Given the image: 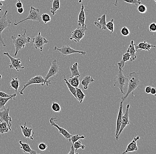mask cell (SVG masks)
Masks as SVG:
<instances>
[{
	"instance_id": "obj_1",
	"label": "cell",
	"mask_w": 156,
	"mask_h": 154,
	"mask_svg": "<svg viewBox=\"0 0 156 154\" xmlns=\"http://www.w3.org/2000/svg\"><path fill=\"white\" fill-rule=\"evenodd\" d=\"M26 30H24V34H19L17 37L12 36L11 39L12 40V43L15 48V53L14 57H16L18 53V52L22 48H24L25 45L31 41V38L27 37L26 35Z\"/></svg>"
},
{
	"instance_id": "obj_2",
	"label": "cell",
	"mask_w": 156,
	"mask_h": 154,
	"mask_svg": "<svg viewBox=\"0 0 156 154\" xmlns=\"http://www.w3.org/2000/svg\"><path fill=\"white\" fill-rule=\"evenodd\" d=\"M139 84L140 81L138 74L135 72L130 73L128 77V87L127 92L124 96H122V100L123 101H125L131 92H132L133 95L134 96L133 91L138 88Z\"/></svg>"
},
{
	"instance_id": "obj_3",
	"label": "cell",
	"mask_w": 156,
	"mask_h": 154,
	"mask_svg": "<svg viewBox=\"0 0 156 154\" xmlns=\"http://www.w3.org/2000/svg\"><path fill=\"white\" fill-rule=\"evenodd\" d=\"M119 71L116 77L114 80V86L117 87L119 88L122 94L125 93L123 91L124 87L127 82H128V77H127L123 73V70L121 69L120 66L119 65Z\"/></svg>"
},
{
	"instance_id": "obj_4",
	"label": "cell",
	"mask_w": 156,
	"mask_h": 154,
	"mask_svg": "<svg viewBox=\"0 0 156 154\" xmlns=\"http://www.w3.org/2000/svg\"><path fill=\"white\" fill-rule=\"evenodd\" d=\"M51 84V81H46L45 80L42 76H35L34 77L32 78L31 79L29 80L23 86V88L21 90L19 91V93L21 95H24L23 91L26 88L30 85L34 84H40L42 86H44V85H46V86H48V84Z\"/></svg>"
},
{
	"instance_id": "obj_5",
	"label": "cell",
	"mask_w": 156,
	"mask_h": 154,
	"mask_svg": "<svg viewBox=\"0 0 156 154\" xmlns=\"http://www.w3.org/2000/svg\"><path fill=\"white\" fill-rule=\"evenodd\" d=\"M41 16L40 13V10L38 9H36L34 6H31L29 15L27 18L23 20H20L18 22H16V20H15L14 25L17 26L20 23H22L24 21L27 20H33V21H37L38 23H40L41 21Z\"/></svg>"
},
{
	"instance_id": "obj_6",
	"label": "cell",
	"mask_w": 156,
	"mask_h": 154,
	"mask_svg": "<svg viewBox=\"0 0 156 154\" xmlns=\"http://www.w3.org/2000/svg\"><path fill=\"white\" fill-rule=\"evenodd\" d=\"M54 50L58 51L63 56H67L73 53H80L83 56L85 55L86 52L83 51H79L73 49L69 46L64 45L62 47L58 48L56 46H55Z\"/></svg>"
},
{
	"instance_id": "obj_7",
	"label": "cell",
	"mask_w": 156,
	"mask_h": 154,
	"mask_svg": "<svg viewBox=\"0 0 156 154\" xmlns=\"http://www.w3.org/2000/svg\"><path fill=\"white\" fill-rule=\"evenodd\" d=\"M87 30V26H79L76 30H73L71 33V37L70 38L71 41L74 40L76 43L80 42L81 40L82 39L85 35L86 30Z\"/></svg>"
},
{
	"instance_id": "obj_8",
	"label": "cell",
	"mask_w": 156,
	"mask_h": 154,
	"mask_svg": "<svg viewBox=\"0 0 156 154\" xmlns=\"http://www.w3.org/2000/svg\"><path fill=\"white\" fill-rule=\"evenodd\" d=\"M7 13L8 11L6 10L3 15L0 16V41L4 47L6 46V44L2 38V34L6 28L10 26L11 24V20L7 18Z\"/></svg>"
},
{
	"instance_id": "obj_9",
	"label": "cell",
	"mask_w": 156,
	"mask_h": 154,
	"mask_svg": "<svg viewBox=\"0 0 156 154\" xmlns=\"http://www.w3.org/2000/svg\"><path fill=\"white\" fill-rule=\"evenodd\" d=\"M3 55L6 56L10 60V63L9 65L10 69H13L16 70L17 72H20L24 70V67L21 64L20 58H16L12 57L9 55V53L7 52H3Z\"/></svg>"
},
{
	"instance_id": "obj_10",
	"label": "cell",
	"mask_w": 156,
	"mask_h": 154,
	"mask_svg": "<svg viewBox=\"0 0 156 154\" xmlns=\"http://www.w3.org/2000/svg\"><path fill=\"white\" fill-rule=\"evenodd\" d=\"M32 42L34 43V46L35 49H40V51L42 52L44 45L48 43V41L43 37L41 35V32H39L38 35L33 38Z\"/></svg>"
},
{
	"instance_id": "obj_11",
	"label": "cell",
	"mask_w": 156,
	"mask_h": 154,
	"mask_svg": "<svg viewBox=\"0 0 156 154\" xmlns=\"http://www.w3.org/2000/svg\"><path fill=\"white\" fill-rule=\"evenodd\" d=\"M129 107H130L129 104L127 105L125 113L124 115L123 114L122 116L121 124L120 128L119 133H118L117 137H116V139L117 140H118V139H119V137L120 135L121 134L122 131L126 127L127 125L129 124Z\"/></svg>"
},
{
	"instance_id": "obj_12",
	"label": "cell",
	"mask_w": 156,
	"mask_h": 154,
	"mask_svg": "<svg viewBox=\"0 0 156 154\" xmlns=\"http://www.w3.org/2000/svg\"><path fill=\"white\" fill-rule=\"evenodd\" d=\"M56 118L51 117V118L49 120V122L51 125V126L55 127L58 130V132L60 134H62V135L65 138L68 140L69 142H70V138L72 136V134H70L68 132L66 129L60 127L58 124H56L55 123V121H58V120H56Z\"/></svg>"
},
{
	"instance_id": "obj_13",
	"label": "cell",
	"mask_w": 156,
	"mask_h": 154,
	"mask_svg": "<svg viewBox=\"0 0 156 154\" xmlns=\"http://www.w3.org/2000/svg\"><path fill=\"white\" fill-rule=\"evenodd\" d=\"M50 68L47 74L44 78L45 80L48 81L49 79L51 77L55 76L59 71V66L57 65L56 59H55L52 62H50Z\"/></svg>"
},
{
	"instance_id": "obj_14",
	"label": "cell",
	"mask_w": 156,
	"mask_h": 154,
	"mask_svg": "<svg viewBox=\"0 0 156 154\" xmlns=\"http://www.w3.org/2000/svg\"><path fill=\"white\" fill-rule=\"evenodd\" d=\"M10 111L9 107L7 108L5 107L3 110L2 112H0V121L5 122L11 128L12 124L11 123L12 121L11 117L10 116L9 113Z\"/></svg>"
},
{
	"instance_id": "obj_15",
	"label": "cell",
	"mask_w": 156,
	"mask_h": 154,
	"mask_svg": "<svg viewBox=\"0 0 156 154\" xmlns=\"http://www.w3.org/2000/svg\"><path fill=\"white\" fill-rule=\"evenodd\" d=\"M140 139L139 136H136V137H134L133 140L130 142L127 147L126 150L122 152V154L127 153L128 152H135L137 151L138 150V147L136 145V141Z\"/></svg>"
},
{
	"instance_id": "obj_16",
	"label": "cell",
	"mask_w": 156,
	"mask_h": 154,
	"mask_svg": "<svg viewBox=\"0 0 156 154\" xmlns=\"http://www.w3.org/2000/svg\"><path fill=\"white\" fill-rule=\"evenodd\" d=\"M134 47L136 52H137L138 50H144L150 51L152 48H156V46L151 45L150 43L147 42L146 41L140 43L139 44L137 45L134 43Z\"/></svg>"
},
{
	"instance_id": "obj_17",
	"label": "cell",
	"mask_w": 156,
	"mask_h": 154,
	"mask_svg": "<svg viewBox=\"0 0 156 154\" xmlns=\"http://www.w3.org/2000/svg\"><path fill=\"white\" fill-rule=\"evenodd\" d=\"M26 123L25 122L24 126L22 125V124H20V127H21V131H22V134L25 138L29 139L31 140H34L33 136L35 134V131L32 135V130L33 128L28 127L26 126Z\"/></svg>"
},
{
	"instance_id": "obj_18",
	"label": "cell",
	"mask_w": 156,
	"mask_h": 154,
	"mask_svg": "<svg viewBox=\"0 0 156 154\" xmlns=\"http://www.w3.org/2000/svg\"><path fill=\"white\" fill-rule=\"evenodd\" d=\"M123 101L122 100L120 103L119 109V114H118L116 121V128L115 135V137H117V135L119 133L120 128L121 124L122 116L123 115Z\"/></svg>"
},
{
	"instance_id": "obj_19",
	"label": "cell",
	"mask_w": 156,
	"mask_h": 154,
	"mask_svg": "<svg viewBox=\"0 0 156 154\" xmlns=\"http://www.w3.org/2000/svg\"><path fill=\"white\" fill-rule=\"evenodd\" d=\"M98 22L95 21L94 22V25L99 29L102 30H107L106 28V13L103 14L100 17L98 18Z\"/></svg>"
},
{
	"instance_id": "obj_20",
	"label": "cell",
	"mask_w": 156,
	"mask_h": 154,
	"mask_svg": "<svg viewBox=\"0 0 156 154\" xmlns=\"http://www.w3.org/2000/svg\"><path fill=\"white\" fill-rule=\"evenodd\" d=\"M19 143L21 145L20 149H22V152L24 153H28L30 154H37L36 151L31 149L27 141H26V143H23L22 140H20Z\"/></svg>"
},
{
	"instance_id": "obj_21",
	"label": "cell",
	"mask_w": 156,
	"mask_h": 154,
	"mask_svg": "<svg viewBox=\"0 0 156 154\" xmlns=\"http://www.w3.org/2000/svg\"><path fill=\"white\" fill-rule=\"evenodd\" d=\"M85 6L84 5H82L80 11L79 13V17H78V24L79 26H86L85 24V14L84 9Z\"/></svg>"
},
{
	"instance_id": "obj_22",
	"label": "cell",
	"mask_w": 156,
	"mask_h": 154,
	"mask_svg": "<svg viewBox=\"0 0 156 154\" xmlns=\"http://www.w3.org/2000/svg\"><path fill=\"white\" fill-rule=\"evenodd\" d=\"M126 52H128L130 56V61H133L136 59V56L135 53H136V50L134 47V42L133 41H131L129 45L128 48Z\"/></svg>"
},
{
	"instance_id": "obj_23",
	"label": "cell",
	"mask_w": 156,
	"mask_h": 154,
	"mask_svg": "<svg viewBox=\"0 0 156 154\" xmlns=\"http://www.w3.org/2000/svg\"><path fill=\"white\" fill-rule=\"evenodd\" d=\"M94 81V80L90 76H87L83 78L81 84L83 87L84 89L87 90V89L90 84L93 82Z\"/></svg>"
},
{
	"instance_id": "obj_24",
	"label": "cell",
	"mask_w": 156,
	"mask_h": 154,
	"mask_svg": "<svg viewBox=\"0 0 156 154\" xmlns=\"http://www.w3.org/2000/svg\"><path fill=\"white\" fill-rule=\"evenodd\" d=\"M16 94L14 93V94H12L11 96L9 97H2L0 96V109H3L5 108V105L7 104L10 99L16 100L15 99V97L16 96Z\"/></svg>"
},
{
	"instance_id": "obj_25",
	"label": "cell",
	"mask_w": 156,
	"mask_h": 154,
	"mask_svg": "<svg viewBox=\"0 0 156 154\" xmlns=\"http://www.w3.org/2000/svg\"><path fill=\"white\" fill-rule=\"evenodd\" d=\"M60 9V2L59 0H53L52 6L50 12L52 15H54L56 13V11Z\"/></svg>"
},
{
	"instance_id": "obj_26",
	"label": "cell",
	"mask_w": 156,
	"mask_h": 154,
	"mask_svg": "<svg viewBox=\"0 0 156 154\" xmlns=\"http://www.w3.org/2000/svg\"><path fill=\"white\" fill-rule=\"evenodd\" d=\"M78 63L76 62L72 66L70 67V70L72 73V76L71 77L74 76H79L80 77V74L78 70Z\"/></svg>"
},
{
	"instance_id": "obj_27",
	"label": "cell",
	"mask_w": 156,
	"mask_h": 154,
	"mask_svg": "<svg viewBox=\"0 0 156 154\" xmlns=\"http://www.w3.org/2000/svg\"><path fill=\"white\" fill-rule=\"evenodd\" d=\"M79 76H74L70 77L68 80V82L71 85L75 88H77L80 84V79Z\"/></svg>"
},
{
	"instance_id": "obj_28",
	"label": "cell",
	"mask_w": 156,
	"mask_h": 154,
	"mask_svg": "<svg viewBox=\"0 0 156 154\" xmlns=\"http://www.w3.org/2000/svg\"><path fill=\"white\" fill-rule=\"evenodd\" d=\"M65 83L67 84V87H68V89L69 91H70L71 93L73 95V96L75 97L77 99V97L76 95V88L74 87L73 86L71 85L68 82V80L66 79V77L64 76V78H63Z\"/></svg>"
},
{
	"instance_id": "obj_29",
	"label": "cell",
	"mask_w": 156,
	"mask_h": 154,
	"mask_svg": "<svg viewBox=\"0 0 156 154\" xmlns=\"http://www.w3.org/2000/svg\"><path fill=\"white\" fill-rule=\"evenodd\" d=\"M10 87L13 88L16 92L18 91L20 87V81L17 78L12 79L11 81L10 82Z\"/></svg>"
},
{
	"instance_id": "obj_30",
	"label": "cell",
	"mask_w": 156,
	"mask_h": 154,
	"mask_svg": "<svg viewBox=\"0 0 156 154\" xmlns=\"http://www.w3.org/2000/svg\"><path fill=\"white\" fill-rule=\"evenodd\" d=\"M130 55L127 52L123 55L122 59L120 61L119 63H118V65H119L120 66L121 69L122 70L123 68L124 67L125 62L130 60Z\"/></svg>"
},
{
	"instance_id": "obj_31",
	"label": "cell",
	"mask_w": 156,
	"mask_h": 154,
	"mask_svg": "<svg viewBox=\"0 0 156 154\" xmlns=\"http://www.w3.org/2000/svg\"><path fill=\"white\" fill-rule=\"evenodd\" d=\"M9 131H11V128H10L6 123L5 122H2L1 123H0V133L1 134L7 133Z\"/></svg>"
},
{
	"instance_id": "obj_32",
	"label": "cell",
	"mask_w": 156,
	"mask_h": 154,
	"mask_svg": "<svg viewBox=\"0 0 156 154\" xmlns=\"http://www.w3.org/2000/svg\"><path fill=\"white\" fill-rule=\"evenodd\" d=\"M76 88V95L77 97V100L78 101H79L80 104H81L84 99L86 95L83 92L80 88L77 87Z\"/></svg>"
},
{
	"instance_id": "obj_33",
	"label": "cell",
	"mask_w": 156,
	"mask_h": 154,
	"mask_svg": "<svg viewBox=\"0 0 156 154\" xmlns=\"http://www.w3.org/2000/svg\"><path fill=\"white\" fill-rule=\"evenodd\" d=\"M86 136L85 135H82L80 134H77L76 135H73L70 138V142H72L73 144L75 142L79 140L80 139H84L85 138Z\"/></svg>"
},
{
	"instance_id": "obj_34",
	"label": "cell",
	"mask_w": 156,
	"mask_h": 154,
	"mask_svg": "<svg viewBox=\"0 0 156 154\" xmlns=\"http://www.w3.org/2000/svg\"><path fill=\"white\" fill-rule=\"evenodd\" d=\"M114 19H112L109 22L106 23V28L111 32V34L114 32Z\"/></svg>"
},
{
	"instance_id": "obj_35",
	"label": "cell",
	"mask_w": 156,
	"mask_h": 154,
	"mask_svg": "<svg viewBox=\"0 0 156 154\" xmlns=\"http://www.w3.org/2000/svg\"><path fill=\"white\" fill-rule=\"evenodd\" d=\"M73 146H74L75 149H76L75 151H77V150L79 149H85V146L82 144L81 142L79 140L76 141V142H75V143L73 144Z\"/></svg>"
},
{
	"instance_id": "obj_36",
	"label": "cell",
	"mask_w": 156,
	"mask_h": 154,
	"mask_svg": "<svg viewBox=\"0 0 156 154\" xmlns=\"http://www.w3.org/2000/svg\"><path fill=\"white\" fill-rule=\"evenodd\" d=\"M51 109L53 110L54 112L59 113L61 111V107L58 103L53 102L51 105Z\"/></svg>"
},
{
	"instance_id": "obj_37",
	"label": "cell",
	"mask_w": 156,
	"mask_h": 154,
	"mask_svg": "<svg viewBox=\"0 0 156 154\" xmlns=\"http://www.w3.org/2000/svg\"><path fill=\"white\" fill-rule=\"evenodd\" d=\"M42 20L43 21L45 24H46L48 22H49L51 20L50 16L48 14H42L41 16Z\"/></svg>"
},
{
	"instance_id": "obj_38",
	"label": "cell",
	"mask_w": 156,
	"mask_h": 154,
	"mask_svg": "<svg viewBox=\"0 0 156 154\" xmlns=\"http://www.w3.org/2000/svg\"><path fill=\"white\" fill-rule=\"evenodd\" d=\"M121 33L122 35L125 36V37H126V36H129L130 34L129 30L127 28L126 26H124L122 28V30H121Z\"/></svg>"
},
{
	"instance_id": "obj_39",
	"label": "cell",
	"mask_w": 156,
	"mask_h": 154,
	"mask_svg": "<svg viewBox=\"0 0 156 154\" xmlns=\"http://www.w3.org/2000/svg\"><path fill=\"white\" fill-rule=\"evenodd\" d=\"M137 10L140 13H146V11H147V8L144 5H141L138 6L137 8Z\"/></svg>"
},
{
	"instance_id": "obj_40",
	"label": "cell",
	"mask_w": 156,
	"mask_h": 154,
	"mask_svg": "<svg viewBox=\"0 0 156 154\" xmlns=\"http://www.w3.org/2000/svg\"><path fill=\"white\" fill-rule=\"evenodd\" d=\"M123 1L128 3L132 4H134L135 5H140L141 4L140 0H123Z\"/></svg>"
},
{
	"instance_id": "obj_41",
	"label": "cell",
	"mask_w": 156,
	"mask_h": 154,
	"mask_svg": "<svg viewBox=\"0 0 156 154\" xmlns=\"http://www.w3.org/2000/svg\"><path fill=\"white\" fill-rule=\"evenodd\" d=\"M47 145H46V144H45V143H41L39 144L38 149L39 150L43 151V152L45 151L47 149Z\"/></svg>"
},
{
	"instance_id": "obj_42",
	"label": "cell",
	"mask_w": 156,
	"mask_h": 154,
	"mask_svg": "<svg viewBox=\"0 0 156 154\" xmlns=\"http://www.w3.org/2000/svg\"><path fill=\"white\" fill-rule=\"evenodd\" d=\"M149 30L150 32H155L156 31V24L155 22H153L149 25Z\"/></svg>"
},
{
	"instance_id": "obj_43",
	"label": "cell",
	"mask_w": 156,
	"mask_h": 154,
	"mask_svg": "<svg viewBox=\"0 0 156 154\" xmlns=\"http://www.w3.org/2000/svg\"><path fill=\"white\" fill-rule=\"evenodd\" d=\"M12 95H9L7 93H5L3 91H0V96L2 97H9Z\"/></svg>"
},
{
	"instance_id": "obj_44",
	"label": "cell",
	"mask_w": 156,
	"mask_h": 154,
	"mask_svg": "<svg viewBox=\"0 0 156 154\" xmlns=\"http://www.w3.org/2000/svg\"><path fill=\"white\" fill-rule=\"evenodd\" d=\"M151 86H148L146 87V88H145V92L146 94H150L151 93Z\"/></svg>"
},
{
	"instance_id": "obj_45",
	"label": "cell",
	"mask_w": 156,
	"mask_h": 154,
	"mask_svg": "<svg viewBox=\"0 0 156 154\" xmlns=\"http://www.w3.org/2000/svg\"><path fill=\"white\" fill-rule=\"evenodd\" d=\"M75 148H74V146H73V144L71 146V151L68 153V154H78V153L75 152Z\"/></svg>"
},
{
	"instance_id": "obj_46",
	"label": "cell",
	"mask_w": 156,
	"mask_h": 154,
	"mask_svg": "<svg viewBox=\"0 0 156 154\" xmlns=\"http://www.w3.org/2000/svg\"><path fill=\"white\" fill-rule=\"evenodd\" d=\"M151 94L154 96L156 95V89L155 88H151Z\"/></svg>"
},
{
	"instance_id": "obj_47",
	"label": "cell",
	"mask_w": 156,
	"mask_h": 154,
	"mask_svg": "<svg viewBox=\"0 0 156 154\" xmlns=\"http://www.w3.org/2000/svg\"><path fill=\"white\" fill-rule=\"evenodd\" d=\"M16 6L17 9L23 7V4L20 2H18L16 3Z\"/></svg>"
},
{
	"instance_id": "obj_48",
	"label": "cell",
	"mask_w": 156,
	"mask_h": 154,
	"mask_svg": "<svg viewBox=\"0 0 156 154\" xmlns=\"http://www.w3.org/2000/svg\"><path fill=\"white\" fill-rule=\"evenodd\" d=\"M17 12L20 14H21L24 12V9L23 7L17 9Z\"/></svg>"
},
{
	"instance_id": "obj_49",
	"label": "cell",
	"mask_w": 156,
	"mask_h": 154,
	"mask_svg": "<svg viewBox=\"0 0 156 154\" xmlns=\"http://www.w3.org/2000/svg\"><path fill=\"white\" fill-rule=\"evenodd\" d=\"M114 5L116 6L118 5V0H116L115 2V3H114Z\"/></svg>"
},
{
	"instance_id": "obj_50",
	"label": "cell",
	"mask_w": 156,
	"mask_h": 154,
	"mask_svg": "<svg viewBox=\"0 0 156 154\" xmlns=\"http://www.w3.org/2000/svg\"><path fill=\"white\" fill-rule=\"evenodd\" d=\"M3 5L2 4V3L0 2V6H2ZM2 11V9L1 8V7H0V11Z\"/></svg>"
},
{
	"instance_id": "obj_51",
	"label": "cell",
	"mask_w": 156,
	"mask_h": 154,
	"mask_svg": "<svg viewBox=\"0 0 156 154\" xmlns=\"http://www.w3.org/2000/svg\"><path fill=\"white\" fill-rule=\"evenodd\" d=\"M83 0H79V3H82V2Z\"/></svg>"
},
{
	"instance_id": "obj_52",
	"label": "cell",
	"mask_w": 156,
	"mask_h": 154,
	"mask_svg": "<svg viewBox=\"0 0 156 154\" xmlns=\"http://www.w3.org/2000/svg\"><path fill=\"white\" fill-rule=\"evenodd\" d=\"M2 76L1 74H0V80L2 79Z\"/></svg>"
},
{
	"instance_id": "obj_53",
	"label": "cell",
	"mask_w": 156,
	"mask_h": 154,
	"mask_svg": "<svg viewBox=\"0 0 156 154\" xmlns=\"http://www.w3.org/2000/svg\"><path fill=\"white\" fill-rule=\"evenodd\" d=\"M154 2H156V0H154Z\"/></svg>"
},
{
	"instance_id": "obj_54",
	"label": "cell",
	"mask_w": 156,
	"mask_h": 154,
	"mask_svg": "<svg viewBox=\"0 0 156 154\" xmlns=\"http://www.w3.org/2000/svg\"><path fill=\"white\" fill-rule=\"evenodd\" d=\"M1 1H5V0H1Z\"/></svg>"
},
{
	"instance_id": "obj_55",
	"label": "cell",
	"mask_w": 156,
	"mask_h": 154,
	"mask_svg": "<svg viewBox=\"0 0 156 154\" xmlns=\"http://www.w3.org/2000/svg\"><path fill=\"white\" fill-rule=\"evenodd\" d=\"M18 2H20V0H18Z\"/></svg>"
},
{
	"instance_id": "obj_56",
	"label": "cell",
	"mask_w": 156,
	"mask_h": 154,
	"mask_svg": "<svg viewBox=\"0 0 156 154\" xmlns=\"http://www.w3.org/2000/svg\"><path fill=\"white\" fill-rule=\"evenodd\" d=\"M0 1H1V0H0Z\"/></svg>"
},
{
	"instance_id": "obj_57",
	"label": "cell",
	"mask_w": 156,
	"mask_h": 154,
	"mask_svg": "<svg viewBox=\"0 0 156 154\" xmlns=\"http://www.w3.org/2000/svg\"><path fill=\"white\" fill-rule=\"evenodd\" d=\"M0 12H1V11H0Z\"/></svg>"
}]
</instances>
